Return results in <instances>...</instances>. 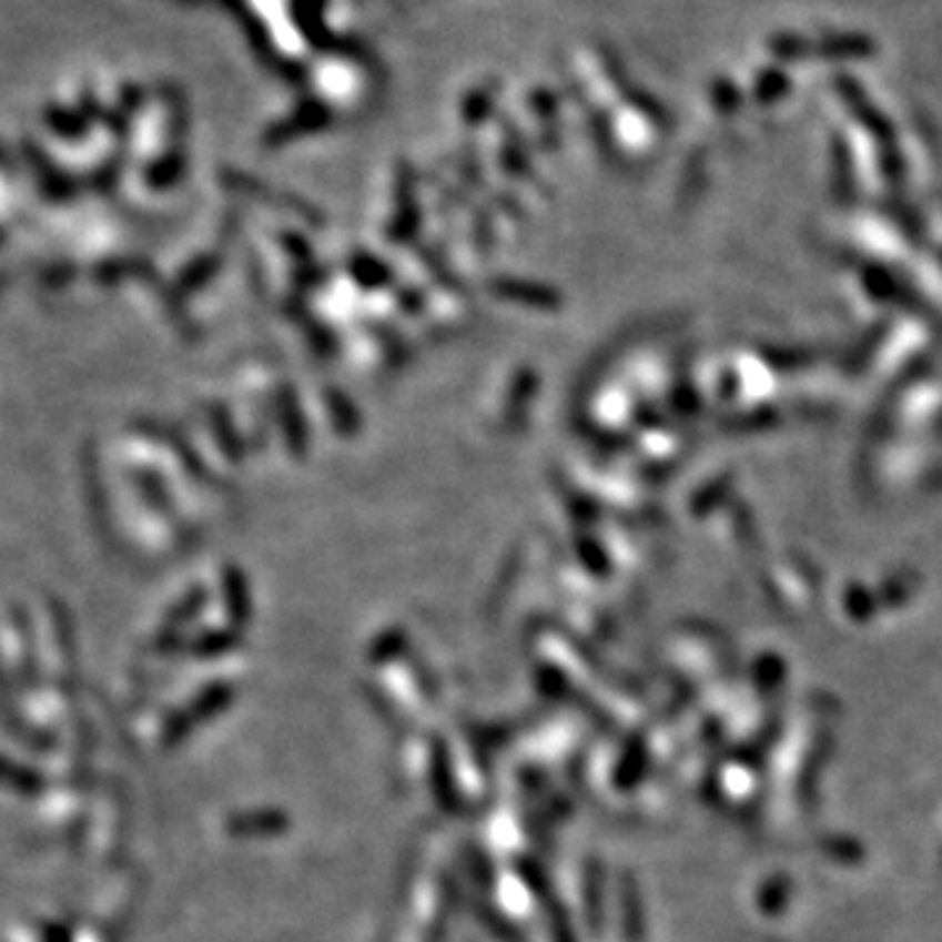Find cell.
Here are the masks:
<instances>
[{"instance_id": "cell-1", "label": "cell", "mask_w": 942, "mask_h": 942, "mask_svg": "<svg viewBox=\"0 0 942 942\" xmlns=\"http://www.w3.org/2000/svg\"><path fill=\"white\" fill-rule=\"evenodd\" d=\"M283 824H286V820H283L281 814H270L267 812L265 820H250V817H244V820L231 822L229 830H233V832H250V830H260V828L277 830V828H283Z\"/></svg>"}]
</instances>
